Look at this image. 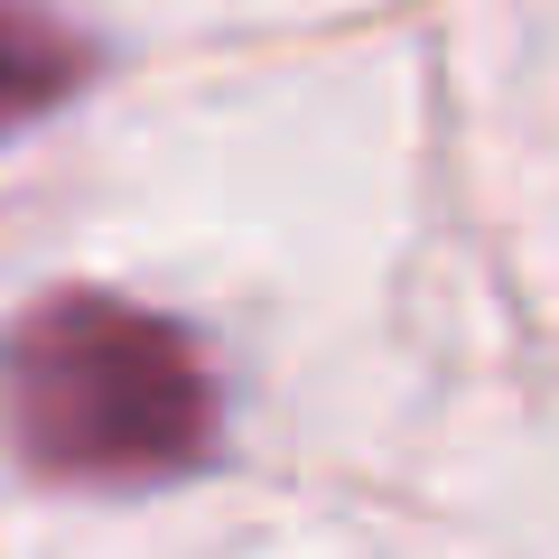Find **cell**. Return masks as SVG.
Segmentation results:
<instances>
[{
  "label": "cell",
  "instance_id": "2",
  "mask_svg": "<svg viewBox=\"0 0 559 559\" xmlns=\"http://www.w3.org/2000/svg\"><path fill=\"white\" fill-rule=\"evenodd\" d=\"M38 94V75H28V47H20V28L0 20V112H10V103H28Z\"/></svg>",
  "mask_w": 559,
  "mask_h": 559
},
{
  "label": "cell",
  "instance_id": "1",
  "mask_svg": "<svg viewBox=\"0 0 559 559\" xmlns=\"http://www.w3.org/2000/svg\"><path fill=\"white\" fill-rule=\"evenodd\" d=\"M0 419L47 476H159L205 448V373L168 318L66 289L0 336Z\"/></svg>",
  "mask_w": 559,
  "mask_h": 559
}]
</instances>
